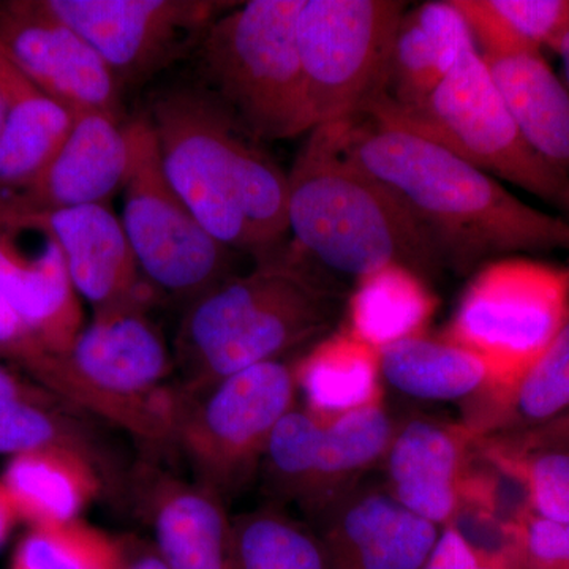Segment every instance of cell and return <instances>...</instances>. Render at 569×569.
<instances>
[{"label":"cell","instance_id":"1","mask_svg":"<svg viewBox=\"0 0 569 569\" xmlns=\"http://www.w3.org/2000/svg\"><path fill=\"white\" fill-rule=\"evenodd\" d=\"M362 170L395 194L459 274L503 254L569 250V220L538 211L455 152L365 116L342 119Z\"/></svg>","mask_w":569,"mask_h":569},{"label":"cell","instance_id":"2","mask_svg":"<svg viewBox=\"0 0 569 569\" xmlns=\"http://www.w3.org/2000/svg\"><path fill=\"white\" fill-rule=\"evenodd\" d=\"M164 176L230 250L264 253L288 231V174L204 88H178L146 112Z\"/></svg>","mask_w":569,"mask_h":569},{"label":"cell","instance_id":"3","mask_svg":"<svg viewBox=\"0 0 569 569\" xmlns=\"http://www.w3.org/2000/svg\"><path fill=\"white\" fill-rule=\"evenodd\" d=\"M288 231L321 264L356 280L396 264L427 279L436 247L383 183L351 159L342 121L321 123L288 173Z\"/></svg>","mask_w":569,"mask_h":569},{"label":"cell","instance_id":"4","mask_svg":"<svg viewBox=\"0 0 569 569\" xmlns=\"http://www.w3.org/2000/svg\"><path fill=\"white\" fill-rule=\"evenodd\" d=\"M347 309L336 288L295 261H264L246 276H228L189 302L176 359L189 399L249 367L332 331Z\"/></svg>","mask_w":569,"mask_h":569},{"label":"cell","instance_id":"5","mask_svg":"<svg viewBox=\"0 0 569 569\" xmlns=\"http://www.w3.org/2000/svg\"><path fill=\"white\" fill-rule=\"evenodd\" d=\"M302 0H250L220 14L198 44L204 89L254 141L310 132L296 21Z\"/></svg>","mask_w":569,"mask_h":569},{"label":"cell","instance_id":"6","mask_svg":"<svg viewBox=\"0 0 569 569\" xmlns=\"http://www.w3.org/2000/svg\"><path fill=\"white\" fill-rule=\"evenodd\" d=\"M356 116L437 142L492 178L569 212V176L546 162L519 132L477 48L463 51L418 107H399L378 93Z\"/></svg>","mask_w":569,"mask_h":569},{"label":"cell","instance_id":"7","mask_svg":"<svg viewBox=\"0 0 569 569\" xmlns=\"http://www.w3.org/2000/svg\"><path fill=\"white\" fill-rule=\"evenodd\" d=\"M569 321V269L500 258L479 269L445 339L481 356L501 387L548 350Z\"/></svg>","mask_w":569,"mask_h":569},{"label":"cell","instance_id":"8","mask_svg":"<svg viewBox=\"0 0 569 569\" xmlns=\"http://www.w3.org/2000/svg\"><path fill=\"white\" fill-rule=\"evenodd\" d=\"M130 164L121 222L149 287L192 302L227 279L230 249L176 193L160 162L148 114L126 122Z\"/></svg>","mask_w":569,"mask_h":569},{"label":"cell","instance_id":"9","mask_svg":"<svg viewBox=\"0 0 569 569\" xmlns=\"http://www.w3.org/2000/svg\"><path fill=\"white\" fill-rule=\"evenodd\" d=\"M400 0H302L296 21L310 129L353 118L385 91Z\"/></svg>","mask_w":569,"mask_h":569},{"label":"cell","instance_id":"10","mask_svg":"<svg viewBox=\"0 0 569 569\" xmlns=\"http://www.w3.org/2000/svg\"><path fill=\"white\" fill-rule=\"evenodd\" d=\"M296 395L295 366L277 359L181 399L174 441L197 482L223 500L244 488L260 470L277 422L296 406Z\"/></svg>","mask_w":569,"mask_h":569},{"label":"cell","instance_id":"11","mask_svg":"<svg viewBox=\"0 0 569 569\" xmlns=\"http://www.w3.org/2000/svg\"><path fill=\"white\" fill-rule=\"evenodd\" d=\"M99 52L121 88L152 77L200 44L236 2L217 0H41Z\"/></svg>","mask_w":569,"mask_h":569},{"label":"cell","instance_id":"12","mask_svg":"<svg viewBox=\"0 0 569 569\" xmlns=\"http://www.w3.org/2000/svg\"><path fill=\"white\" fill-rule=\"evenodd\" d=\"M0 50L41 91L71 112L122 119L121 84L80 33L41 0L0 2Z\"/></svg>","mask_w":569,"mask_h":569},{"label":"cell","instance_id":"13","mask_svg":"<svg viewBox=\"0 0 569 569\" xmlns=\"http://www.w3.org/2000/svg\"><path fill=\"white\" fill-rule=\"evenodd\" d=\"M310 519L331 569H422L441 531L366 478Z\"/></svg>","mask_w":569,"mask_h":569},{"label":"cell","instance_id":"14","mask_svg":"<svg viewBox=\"0 0 569 569\" xmlns=\"http://www.w3.org/2000/svg\"><path fill=\"white\" fill-rule=\"evenodd\" d=\"M36 224L61 249L67 271L93 316L146 307V282L121 219L110 203L78 206L48 212H7Z\"/></svg>","mask_w":569,"mask_h":569},{"label":"cell","instance_id":"15","mask_svg":"<svg viewBox=\"0 0 569 569\" xmlns=\"http://www.w3.org/2000/svg\"><path fill=\"white\" fill-rule=\"evenodd\" d=\"M0 291L52 355H66L84 328L61 249L41 228L9 213H0Z\"/></svg>","mask_w":569,"mask_h":569},{"label":"cell","instance_id":"16","mask_svg":"<svg viewBox=\"0 0 569 569\" xmlns=\"http://www.w3.org/2000/svg\"><path fill=\"white\" fill-rule=\"evenodd\" d=\"M126 122L107 112H84L36 179L0 197V211L48 212L107 204L129 173Z\"/></svg>","mask_w":569,"mask_h":569},{"label":"cell","instance_id":"17","mask_svg":"<svg viewBox=\"0 0 569 569\" xmlns=\"http://www.w3.org/2000/svg\"><path fill=\"white\" fill-rule=\"evenodd\" d=\"M478 438L462 422L413 417L397 425L383 460L385 488L438 527L455 519Z\"/></svg>","mask_w":569,"mask_h":569},{"label":"cell","instance_id":"18","mask_svg":"<svg viewBox=\"0 0 569 569\" xmlns=\"http://www.w3.org/2000/svg\"><path fill=\"white\" fill-rule=\"evenodd\" d=\"M149 512L168 569H233V527L219 493L197 481L160 478Z\"/></svg>","mask_w":569,"mask_h":569},{"label":"cell","instance_id":"19","mask_svg":"<svg viewBox=\"0 0 569 569\" xmlns=\"http://www.w3.org/2000/svg\"><path fill=\"white\" fill-rule=\"evenodd\" d=\"M569 410V321L533 365L463 402L462 425L478 440L518 436Z\"/></svg>","mask_w":569,"mask_h":569},{"label":"cell","instance_id":"20","mask_svg":"<svg viewBox=\"0 0 569 569\" xmlns=\"http://www.w3.org/2000/svg\"><path fill=\"white\" fill-rule=\"evenodd\" d=\"M470 48H477L473 36L452 0L406 11L397 28L381 96L399 107H418Z\"/></svg>","mask_w":569,"mask_h":569},{"label":"cell","instance_id":"21","mask_svg":"<svg viewBox=\"0 0 569 569\" xmlns=\"http://www.w3.org/2000/svg\"><path fill=\"white\" fill-rule=\"evenodd\" d=\"M9 110L0 133V197L18 192L47 167L78 116L52 99L0 50Z\"/></svg>","mask_w":569,"mask_h":569},{"label":"cell","instance_id":"22","mask_svg":"<svg viewBox=\"0 0 569 569\" xmlns=\"http://www.w3.org/2000/svg\"><path fill=\"white\" fill-rule=\"evenodd\" d=\"M481 58L531 149L569 176V92L541 52Z\"/></svg>","mask_w":569,"mask_h":569},{"label":"cell","instance_id":"23","mask_svg":"<svg viewBox=\"0 0 569 569\" xmlns=\"http://www.w3.org/2000/svg\"><path fill=\"white\" fill-rule=\"evenodd\" d=\"M0 478L13 497L21 522L29 527L80 519L103 489L100 462L67 448L13 456Z\"/></svg>","mask_w":569,"mask_h":569},{"label":"cell","instance_id":"24","mask_svg":"<svg viewBox=\"0 0 569 569\" xmlns=\"http://www.w3.org/2000/svg\"><path fill=\"white\" fill-rule=\"evenodd\" d=\"M385 383L427 402H467L492 385L488 362L445 337H408L378 350Z\"/></svg>","mask_w":569,"mask_h":569},{"label":"cell","instance_id":"25","mask_svg":"<svg viewBox=\"0 0 569 569\" xmlns=\"http://www.w3.org/2000/svg\"><path fill=\"white\" fill-rule=\"evenodd\" d=\"M397 425L385 399L326 422L316 473L299 503L309 518L373 468L383 466Z\"/></svg>","mask_w":569,"mask_h":569},{"label":"cell","instance_id":"26","mask_svg":"<svg viewBox=\"0 0 569 569\" xmlns=\"http://www.w3.org/2000/svg\"><path fill=\"white\" fill-rule=\"evenodd\" d=\"M295 373L305 407L325 421L385 399L377 348L347 328L321 339Z\"/></svg>","mask_w":569,"mask_h":569},{"label":"cell","instance_id":"27","mask_svg":"<svg viewBox=\"0 0 569 569\" xmlns=\"http://www.w3.org/2000/svg\"><path fill=\"white\" fill-rule=\"evenodd\" d=\"M438 301L425 279L402 266H387L356 280L347 302L348 331L377 350L426 335Z\"/></svg>","mask_w":569,"mask_h":569},{"label":"cell","instance_id":"28","mask_svg":"<svg viewBox=\"0 0 569 569\" xmlns=\"http://www.w3.org/2000/svg\"><path fill=\"white\" fill-rule=\"evenodd\" d=\"M481 56L557 51L569 22V0H452Z\"/></svg>","mask_w":569,"mask_h":569},{"label":"cell","instance_id":"29","mask_svg":"<svg viewBox=\"0 0 569 569\" xmlns=\"http://www.w3.org/2000/svg\"><path fill=\"white\" fill-rule=\"evenodd\" d=\"M233 569H331L312 527L276 508L231 519Z\"/></svg>","mask_w":569,"mask_h":569},{"label":"cell","instance_id":"30","mask_svg":"<svg viewBox=\"0 0 569 569\" xmlns=\"http://www.w3.org/2000/svg\"><path fill=\"white\" fill-rule=\"evenodd\" d=\"M127 546L78 519L29 527L11 553L9 569H122Z\"/></svg>","mask_w":569,"mask_h":569},{"label":"cell","instance_id":"31","mask_svg":"<svg viewBox=\"0 0 569 569\" xmlns=\"http://www.w3.org/2000/svg\"><path fill=\"white\" fill-rule=\"evenodd\" d=\"M326 422L309 408L296 406L277 422L260 466L272 496L298 503L305 500L316 473Z\"/></svg>","mask_w":569,"mask_h":569},{"label":"cell","instance_id":"32","mask_svg":"<svg viewBox=\"0 0 569 569\" xmlns=\"http://www.w3.org/2000/svg\"><path fill=\"white\" fill-rule=\"evenodd\" d=\"M67 448L100 462L93 440L67 408L29 402L0 403V456Z\"/></svg>","mask_w":569,"mask_h":569},{"label":"cell","instance_id":"33","mask_svg":"<svg viewBox=\"0 0 569 569\" xmlns=\"http://www.w3.org/2000/svg\"><path fill=\"white\" fill-rule=\"evenodd\" d=\"M479 451L519 482L538 515L569 527V451L539 449L503 455L479 443Z\"/></svg>","mask_w":569,"mask_h":569},{"label":"cell","instance_id":"34","mask_svg":"<svg viewBox=\"0 0 569 569\" xmlns=\"http://www.w3.org/2000/svg\"><path fill=\"white\" fill-rule=\"evenodd\" d=\"M0 358L20 366L31 380L74 408L80 402V388L62 356L52 355L37 339L29 326L0 291Z\"/></svg>","mask_w":569,"mask_h":569},{"label":"cell","instance_id":"35","mask_svg":"<svg viewBox=\"0 0 569 569\" xmlns=\"http://www.w3.org/2000/svg\"><path fill=\"white\" fill-rule=\"evenodd\" d=\"M479 443L503 455H526L539 449L569 451V410L548 425L529 432L511 437L486 438V440H479Z\"/></svg>","mask_w":569,"mask_h":569},{"label":"cell","instance_id":"36","mask_svg":"<svg viewBox=\"0 0 569 569\" xmlns=\"http://www.w3.org/2000/svg\"><path fill=\"white\" fill-rule=\"evenodd\" d=\"M485 553L479 552L455 523L441 527L436 548L422 569H477Z\"/></svg>","mask_w":569,"mask_h":569},{"label":"cell","instance_id":"37","mask_svg":"<svg viewBox=\"0 0 569 569\" xmlns=\"http://www.w3.org/2000/svg\"><path fill=\"white\" fill-rule=\"evenodd\" d=\"M6 402L39 403V406L71 410L62 400H59L58 397L51 395L47 389L41 388L31 378L17 376L13 370L0 365V403Z\"/></svg>","mask_w":569,"mask_h":569},{"label":"cell","instance_id":"38","mask_svg":"<svg viewBox=\"0 0 569 569\" xmlns=\"http://www.w3.org/2000/svg\"><path fill=\"white\" fill-rule=\"evenodd\" d=\"M20 522V512H18L13 497H11L9 489H7L2 478H0V549L7 545L11 533H13Z\"/></svg>","mask_w":569,"mask_h":569},{"label":"cell","instance_id":"39","mask_svg":"<svg viewBox=\"0 0 569 569\" xmlns=\"http://www.w3.org/2000/svg\"><path fill=\"white\" fill-rule=\"evenodd\" d=\"M122 569H168V567L163 563V560L160 559L157 550L156 552L138 553V556H133V553H130L129 549H127L126 561H123Z\"/></svg>","mask_w":569,"mask_h":569},{"label":"cell","instance_id":"40","mask_svg":"<svg viewBox=\"0 0 569 569\" xmlns=\"http://www.w3.org/2000/svg\"><path fill=\"white\" fill-rule=\"evenodd\" d=\"M477 569H519L512 560L508 548L498 552H485Z\"/></svg>","mask_w":569,"mask_h":569},{"label":"cell","instance_id":"41","mask_svg":"<svg viewBox=\"0 0 569 569\" xmlns=\"http://www.w3.org/2000/svg\"><path fill=\"white\" fill-rule=\"evenodd\" d=\"M556 52L560 56L561 62H563L565 74H567V80L569 82V22L567 29H565L563 36H561L559 47H557Z\"/></svg>","mask_w":569,"mask_h":569},{"label":"cell","instance_id":"42","mask_svg":"<svg viewBox=\"0 0 569 569\" xmlns=\"http://www.w3.org/2000/svg\"><path fill=\"white\" fill-rule=\"evenodd\" d=\"M7 110H9V100H7L3 82L0 80V133H2L3 123H6Z\"/></svg>","mask_w":569,"mask_h":569},{"label":"cell","instance_id":"43","mask_svg":"<svg viewBox=\"0 0 569 569\" xmlns=\"http://www.w3.org/2000/svg\"><path fill=\"white\" fill-rule=\"evenodd\" d=\"M568 569H569V567H568Z\"/></svg>","mask_w":569,"mask_h":569}]
</instances>
